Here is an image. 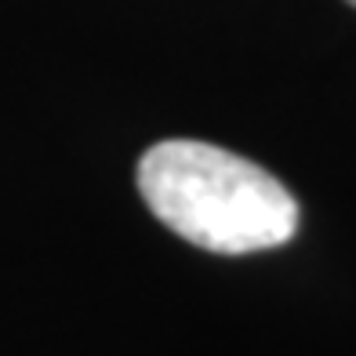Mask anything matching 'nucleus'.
Returning <instances> with one entry per match:
<instances>
[{
  "label": "nucleus",
  "mask_w": 356,
  "mask_h": 356,
  "mask_svg": "<svg viewBox=\"0 0 356 356\" xmlns=\"http://www.w3.org/2000/svg\"><path fill=\"white\" fill-rule=\"evenodd\" d=\"M138 193L171 233L211 254L273 251L298 229V200L280 178L211 142L149 145L138 160Z\"/></svg>",
  "instance_id": "1"
},
{
  "label": "nucleus",
  "mask_w": 356,
  "mask_h": 356,
  "mask_svg": "<svg viewBox=\"0 0 356 356\" xmlns=\"http://www.w3.org/2000/svg\"><path fill=\"white\" fill-rule=\"evenodd\" d=\"M349 4H353V8H356V0H349Z\"/></svg>",
  "instance_id": "2"
}]
</instances>
